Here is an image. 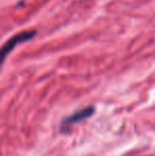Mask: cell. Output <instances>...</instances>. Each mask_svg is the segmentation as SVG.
I'll list each match as a JSON object with an SVG mask.
<instances>
[{"label": "cell", "instance_id": "cell-1", "mask_svg": "<svg viewBox=\"0 0 155 156\" xmlns=\"http://www.w3.org/2000/svg\"><path fill=\"white\" fill-rule=\"evenodd\" d=\"M93 114H95V107L93 106H87V107H84V108L80 109V111L75 112L73 114L67 116V117H65L64 119L62 120V123H61V132H62V133H69V129H70L72 125L88 119Z\"/></svg>", "mask_w": 155, "mask_h": 156}, {"label": "cell", "instance_id": "cell-2", "mask_svg": "<svg viewBox=\"0 0 155 156\" xmlns=\"http://www.w3.org/2000/svg\"><path fill=\"white\" fill-rule=\"evenodd\" d=\"M36 32L35 31H29V32H23L19 33V34H16L15 36H13L12 38H10L1 48H0V67L2 66L5 58L8 56V54L16 47L17 45L21 43H26V41L32 39L34 36H35Z\"/></svg>", "mask_w": 155, "mask_h": 156}]
</instances>
